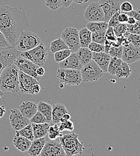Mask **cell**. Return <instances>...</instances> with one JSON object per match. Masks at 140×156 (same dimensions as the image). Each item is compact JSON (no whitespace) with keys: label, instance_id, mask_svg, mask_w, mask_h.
<instances>
[{"label":"cell","instance_id":"6da1fadb","mask_svg":"<svg viewBox=\"0 0 140 156\" xmlns=\"http://www.w3.org/2000/svg\"><path fill=\"white\" fill-rule=\"evenodd\" d=\"M29 27L28 16L20 8L0 6V31L12 48L23 31Z\"/></svg>","mask_w":140,"mask_h":156},{"label":"cell","instance_id":"7a4b0ae2","mask_svg":"<svg viewBox=\"0 0 140 156\" xmlns=\"http://www.w3.org/2000/svg\"><path fill=\"white\" fill-rule=\"evenodd\" d=\"M19 72V69L13 63L2 70L0 75V90L2 92L16 93L20 91Z\"/></svg>","mask_w":140,"mask_h":156},{"label":"cell","instance_id":"3957f363","mask_svg":"<svg viewBox=\"0 0 140 156\" xmlns=\"http://www.w3.org/2000/svg\"><path fill=\"white\" fill-rule=\"evenodd\" d=\"M60 144L66 156L81 155L84 150L83 143L79 139V135L75 133L65 134L60 137Z\"/></svg>","mask_w":140,"mask_h":156},{"label":"cell","instance_id":"277c9868","mask_svg":"<svg viewBox=\"0 0 140 156\" xmlns=\"http://www.w3.org/2000/svg\"><path fill=\"white\" fill-rule=\"evenodd\" d=\"M48 48L41 42L37 47L26 52H21L20 55L29 59L38 66H43L46 62L48 57Z\"/></svg>","mask_w":140,"mask_h":156},{"label":"cell","instance_id":"5b68a950","mask_svg":"<svg viewBox=\"0 0 140 156\" xmlns=\"http://www.w3.org/2000/svg\"><path fill=\"white\" fill-rule=\"evenodd\" d=\"M41 42L40 37L29 31H23L18 40L15 48L20 52H26L37 47Z\"/></svg>","mask_w":140,"mask_h":156},{"label":"cell","instance_id":"8992f818","mask_svg":"<svg viewBox=\"0 0 140 156\" xmlns=\"http://www.w3.org/2000/svg\"><path fill=\"white\" fill-rule=\"evenodd\" d=\"M56 76L63 85L78 86L82 82L79 70L60 68L56 71Z\"/></svg>","mask_w":140,"mask_h":156},{"label":"cell","instance_id":"52a82bcc","mask_svg":"<svg viewBox=\"0 0 140 156\" xmlns=\"http://www.w3.org/2000/svg\"><path fill=\"white\" fill-rule=\"evenodd\" d=\"M82 80L85 82H94L100 79L103 75V72L92 59L80 69Z\"/></svg>","mask_w":140,"mask_h":156},{"label":"cell","instance_id":"ba28073f","mask_svg":"<svg viewBox=\"0 0 140 156\" xmlns=\"http://www.w3.org/2000/svg\"><path fill=\"white\" fill-rule=\"evenodd\" d=\"M60 38L66 43L71 52H76L80 48L79 31L73 27L66 28L61 33Z\"/></svg>","mask_w":140,"mask_h":156},{"label":"cell","instance_id":"9c48e42d","mask_svg":"<svg viewBox=\"0 0 140 156\" xmlns=\"http://www.w3.org/2000/svg\"><path fill=\"white\" fill-rule=\"evenodd\" d=\"M13 64L18 67L19 70L28 75L36 78L37 80L41 78V77L38 76L36 73V70L39 66L29 59L19 55L14 59Z\"/></svg>","mask_w":140,"mask_h":156},{"label":"cell","instance_id":"30bf717a","mask_svg":"<svg viewBox=\"0 0 140 156\" xmlns=\"http://www.w3.org/2000/svg\"><path fill=\"white\" fill-rule=\"evenodd\" d=\"M84 18L88 22L104 21V14L99 2H92L86 7Z\"/></svg>","mask_w":140,"mask_h":156},{"label":"cell","instance_id":"8fae6325","mask_svg":"<svg viewBox=\"0 0 140 156\" xmlns=\"http://www.w3.org/2000/svg\"><path fill=\"white\" fill-rule=\"evenodd\" d=\"M20 52L16 48L0 51V75L5 67L13 63L14 59L20 55ZM3 95L4 93L0 90V96Z\"/></svg>","mask_w":140,"mask_h":156},{"label":"cell","instance_id":"7c38bea8","mask_svg":"<svg viewBox=\"0 0 140 156\" xmlns=\"http://www.w3.org/2000/svg\"><path fill=\"white\" fill-rule=\"evenodd\" d=\"M9 120L11 126L15 131H18L31 123L30 120L24 117L19 109L16 108L10 109Z\"/></svg>","mask_w":140,"mask_h":156},{"label":"cell","instance_id":"4fadbf2b","mask_svg":"<svg viewBox=\"0 0 140 156\" xmlns=\"http://www.w3.org/2000/svg\"><path fill=\"white\" fill-rule=\"evenodd\" d=\"M99 2L104 14V22H108L113 15L120 11L119 0H100Z\"/></svg>","mask_w":140,"mask_h":156},{"label":"cell","instance_id":"5bb4252c","mask_svg":"<svg viewBox=\"0 0 140 156\" xmlns=\"http://www.w3.org/2000/svg\"><path fill=\"white\" fill-rule=\"evenodd\" d=\"M121 59L129 64L137 62L140 59V47L135 46L131 43L123 46Z\"/></svg>","mask_w":140,"mask_h":156},{"label":"cell","instance_id":"9a60e30c","mask_svg":"<svg viewBox=\"0 0 140 156\" xmlns=\"http://www.w3.org/2000/svg\"><path fill=\"white\" fill-rule=\"evenodd\" d=\"M41 156H65V153L60 142L55 140H50L46 142L42 151Z\"/></svg>","mask_w":140,"mask_h":156},{"label":"cell","instance_id":"2e32d148","mask_svg":"<svg viewBox=\"0 0 140 156\" xmlns=\"http://www.w3.org/2000/svg\"><path fill=\"white\" fill-rule=\"evenodd\" d=\"M37 83H39V82L36 78L28 75L19 70V87L20 93L23 94H31L32 89L33 87Z\"/></svg>","mask_w":140,"mask_h":156},{"label":"cell","instance_id":"e0dca14e","mask_svg":"<svg viewBox=\"0 0 140 156\" xmlns=\"http://www.w3.org/2000/svg\"><path fill=\"white\" fill-rule=\"evenodd\" d=\"M58 64L60 68L65 69H74L80 70L83 67L80 64L76 52H71L67 58Z\"/></svg>","mask_w":140,"mask_h":156},{"label":"cell","instance_id":"ac0fdd59","mask_svg":"<svg viewBox=\"0 0 140 156\" xmlns=\"http://www.w3.org/2000/svg\"><path fill=\"white\" fill-rule=\"evenodd\" d=\"M111 59V57L105 52H93V60L97 64L104 73L107 72Z\"/></svg>","mask_w":140,"mask_h":156},{"label":"cell","instance_id":"d6986e66","mask_svg":"<svg viewBox=\"0 0 140 156\" xmlns=\"http://www.w3.org/2000/svg\"><path fill=\"white\" fill-rule=\"evenodd\" d=\"M19 110L24 117L30 119L37 112V105L31 101H23L19 106Z\"/></svg>","mask_w":140,"mask_h":156},{"label":"cell","instance_id":"ffe728a7","mask_svg":"<svg viewBox=\"0 0 140 156\" xmlns=\"http://www.w3.org/2000/svg\"><path fill=\"white\" fill-rule=\"evenodd\" d=\"M69 112L65 106L61 103H58L52 105V119L53 124H59L60 122V118L66 113Z\"/></svg>","mask_w":140,"mask_h":156},{"label":"cell","instance_id":"44dd1931","mask_svg":"<svg viewBox=\"0 0 140 156\" xmlns=\"http://www.w3.org/2000/svg\"><path fill=\"white\" fill-rule=\"evenodd\" d=\"M46 140L44 137L34 139L31 144L29 148L28 149V153L31 156H40V153L42 151Z\"/></svg>","mask_w":140,"mask_h":156},{"label":"cell","instance_id":"7402d4cb","mask_svg":"<svg viewBox=\"0 0 140 156\" xmlns=\"http://www.w3.org/2000/svg\"><path fill=\"white\" fill-rule=\"evenodd\" d=\"M32 141L20 135H16L13 139L14 147L21 152H26L29 148Z\"/></svg>","mask_w":140,"mask_h":156},{"label":"cell","instance_id":"603a6c76","mask_svg":"<svg viewBox=\"0 0 140 156\" xmlns=\"http://www.w3.org/2000/svg\"><path fill=\"white\" fill-rule=\"evenodd\" d=\"M31 125L32 127L34 139L41 138L46 136L48 133L49 128L50 126V124L47 122L42 124L32 122Z\"/></svg>","mask_w":140,"mask_h":156},{"label":"cell","instance_id":"cb8c5ba5","mask_svg":"<svg viewBox=\"0 0 140 156\" xmlns=\"http://www.w3.org/2000/svg\"><path fill=\"white\" fill-rule=\"evenodd\" d=\"M80 64L83 66L93 59V52L88 48H82L76 52Z\"/></svg>","mask_w":140,"mask_h":156},{"label":"cell","instance_id":"d4e9b609","mask_svg":"<svg viewBox=\"0 0 140 156\" xmlns=\"http://www.w3.org/2000/svg\"><path fill=\"white\" fill-rule=\"evenodd\" d=\"M37 110L42 114L44 115L46 118L47 123L52 122V106L49 103L40 101L37 104Z\"/></svg>","mask_w":140,"mask_h":156},{"label":"cell","instance_id":"484cf974","mask_svg":"<svg viewBox=\"0 0 140 156\" xmlns=\"http://www.w3.org/2000/svg\"><path fill=\"white\" fill-rule=\"evenodd\" d=\"M80 47L87 48L92 42V33L86 27L79 31Z\"/></svg>","mask_w":140,"mask_h":156},{"label":"cell","instance_id":"4316f807","mask_svg":"<svg viewBox=\"0 0 140 156\" xmlns=\"http://www.w3.org/2000/svg\"><path fill=\"white\" fill-rule=\"evenodd\" d=\"M86 28L92 33H97L100 31H106L108 27V22H88L86 25Z\"/></svg>","mask_w":140,"mask_h":156},{"label":"cell","instance_id":"83f0119b","mask_svg":"<svg viewBox=\"0 0 140 156\" xmlns=\"http://www.w3.org/2000/svg\"><path fill=\"white\" fill-rule=\"evenodd\" d=\"M131 70L129 67V64L123 61L117 70L115 76L119 80H121L124 78H128L131 75Z\"/></svg>","mask_w":140,"mask_h":156},{"label":"cell","instance_id":"f1b7e54d","mask_svg":"<svg viewBox=\"0 0 140 156\" xmlns=\"http://www.w3.org/2000/svg\"><path fill=\"white\" fill-rule=\"evenodd\" d=\"M69 49L64 41L61 39L58 38L53 40L50 44L49 50L52 54H55L56 52L60 51L63 49Z\"/></svg>","mask_w":140,"mask_h":156},{"label":"cell","instance_id":"f546056e","mask_svg":"<svg viewBox=\"0 0 140 156\" xmlns=\"http://www.w3.org/2000/svg\"><path fill=\"white\" fill-rule=\"evenodd\" d=\"M16 135H20L22 136H23L31 141H32L34 139V136L33 134V130L31 123L29 124L25 127L22 128L18 131H16Z\"/></svg>","mask_w":140,"mask_h":156},{"label":"cell","instance_id":"4dcf8cb0","mask_svg":"<svg viewBox=\"0 0 140 156\" xmlns=\"http://www.w3.org/2000/svg\"><path fill=\"white\" fill-rule=\"evenodd\" d=\"M122 62L121 59L116 58V57H111L110 62L109 63V66L108 67L107 72L109 73L111 75L115 76L117 70L120 67Z\"/></svg>","mask_w":140,"mask_h":156},{"label":"cell","instance_id":"1f68e13d","mask_svg":"<svg viewBox=\"0 0 140 156\" xmlns=\"http://www.w3.org/2000/svg\"><path fill=\"white\" fill-rule=\"evenodd\" d=\"M114 33L117 37L120 36H124L128 38V36L130 34V33L128 30L127 24L126 23H121L118 24L116 27L113 28Z\"/></svg>","mask_w":140,"mask_h":156},{"label":"cell","instance_id":"d6a6232c","mask_svg":"<svg viewBox=\"0 0 140 156\" xmlns=\"http://www.w3.org/2000/svg\"><path fill=\"white\" fill-rule=\"evenodd\" d=\"M48 135L50 140H55L58 137L62 136V132L59 129L58 124H54L53 126H50L48 130Z\"/></svg>","mask_w":140,"mask_h":156},{"label":"cell","instance_id":"836d02e7","mask_svg":"<svg viewBox=\"0 0 140 156\" xmlns=\"http://www.w3.org/2000/svg\"><path fill=\"white\" fill-rule=\"evenodd\" d=\"M71 54V51L69 49H63L60 51L55 52L54 54L55 61L59 63L61 61H63L65 59L67 58L70 54Z\"/></svg>","mask_w":140,"mask_h":156},{"label":"cell","instance_id":"e575fe53","mask_svg":"<svg viewBox=\"0 0 140 156\" xmlns=\"http://www.w3.org/2000/svg\"><path fill=\"white\" fill-rule=\"evenodd\" d=\"M45 5L52 11H56L62 7V0H45Z\"/></svg>","mask_w":140,"mask_h":156},{"label":"cell","instance_id":"d590c367","mask_svg":"<svg viewBox=\"0 0 140 156\" xmlns=\"http://www.w3.org/2000/svg\"><path fill=\"white\" fill-rule=\"evenodd\" d=\"M123 46H111L110 49L108 51V54L111 57H116L121 58L123 52Z\"/></svg>","mask_w":140,"mask_h":156},{"label":"cell","instance_id":"8d00e7d4","mask_svg":"<svg viewBox=\"0 0 140 156\" xmlns=\"http://www.w3.org/2000/svg\"><path fill=\"white\" fill-rule=\"evenodd\" d=\"M105 32L106 31H100L92 33V41L104 44L105 41Z\"/></svg>","mask_w":140,"mask_h":156},{"label":"cell","instance_id":"74e56055","mask_svg":"<svg viewBox=\"0 0 140 156\" xmlns=\"http://www.w3.org/2000/svg\"><path fill=\"white\" fill-rule=\"evenodd\" d=\"M59 129L61 132H63V131L73 132L74 129V123L70 119L63 121V122H61L59 125Z\"/></svg>","mask_w":140,"mask_h":156},{"label":"cell","instance_id":"f35d334b","mask_svg":"<svg viewBox=\"0 0 140 156\" xmlns=\"http://www.w3.org/2000/svg\"><path fill=\"white\" fill-rule=\"evenodd\" d=\"M90 51L92 52H102L105 51V45L102 44H100L96 42L92 41L87 47Z\"/></svg>","mask_w":140,"mask_h":156},{"label":"cell","instance_id":"ab89813d","mask_svg":"<svg viewBox=\"0 0 140 156\" xmlns=\"http://www.w3.org/2000/svg\"><path fill=\"white\" fill-rule=\"evenodd\" d=\"M29 120L31 123L33 122V123H37V124H42V123L47 122L46 117L38 111Z\"/></svg>","mask_w":140,"mask_h":156},{"label":"cell","instance_id":"60d3db41","mask_svg":"<svg viewBox=\"0 0 140 156\" xmlns=\"http://www.w3.org/2000/svg\"><path fill=\"white\" fill-rule=\"evenodd\" d=\"M105 40L108 41L110 42H115L117 40V37L116 36V34L114 33L113 27H108L105 34Z\"/></svg>","mask_w":140,"mask_h":156},{"label":"cell","instance_id":"b9f144b4","mask_svg":"<svg viewBox=\"0 0 140 156\" xmlns=\"http://www.w3.org/2000/svg\"><path fill=\"white\" fill-rule=\"evenodd\" d=\"M127 24L128 30L131 34L140 35V22L137 21L136 23L134 25Z\"/></svg>","mask_w":140,"mask_h":156},{"label":"cell","instance_id":"7bdbcfd3","mask_svg":"<svg viewBox=\"0 0 140 156\" xmlns=\"http://www.w3.org/2000/svg\"><path fill=\"white\" fill-rule=\"evenodd\" d=\"M13 48L8 43L3 34L0 31V51Z\"/></svg>","mask_w":140,"mask_h":156},{"label":"cell","instance_id":"ee69618b","mask_svg":"<svg viewBox=\"0 0 140 156\" xmlns=\"http://www.w3.org/2000/svg\"><path fill=\"white\" fill-rule=\"evenodd\" d=\"M128 39L134 46L140 47V35L130 33L128 36Z\"/></svg>","mask_w":140,"mask_h":156},{"label":"cell","instance_id":"f6af8a7d","mask_svg":"<svg viewBox=\"0 0 140 156\" xmlns=\"http://www.w3.org/2000/svg\"><path fill=\"white\" fill-rule=\"evenodd\" d=\"M120 10L121 12L126 13L133 10V6L129 1H125L120 4Z\"/></svg>","mask_w":140,"mask_h":156},{"label":"cell","instance_id":"bcb514c9","mask_svg":"<svg viewBox=\"0 0 140 156\" xmlns=\"http://www.w3.org/2000/svg\"><path fill=\"white\" fill-rule=\"evenodd\" d=\"M120 13V11H119L116 12L114 15H113L111 18L110 19L109 21L108 22V27H114L118 24H119V22L118 20V16Z\"/></svg>","mask_w":140,"mask_h":156},{"label":"cell","instance_id":"7dc6e473","mask_svg":"<svg viewBox=\"0 0 140 156\" xmlns=\"http://www.w3.org/2000/svg\"><path fill=\"white\" fill-rule=\"evenodd\" d=\"M126 14L129 16H131L134 18L137 21H140V10L138 9H134L131 10L129 12L126 13Z\"/></svg>","mask_w":140,"mask_h":156},{"label":"cell","instance_id":"c3c4849f","mask_svg":"<svg viewBox=\"0 0 140 156\" xmlns=\"http://www.w3.org/2000/svg\"><path fill=\"white\" fill-rule=\"evenodd\" d=\"M129 18V16L126 13H123L120 12L118 16V20L121 23H126Z\"/></svg>","mask_w":140,"mask_h":156},{"label":"cell","instance_id":"681fc988","mask_svg":"<svg viewBox=\"0 0 140 156\" xmlns=\"http://www.w3.org/2000/svg\"><path fill=\"white\" fill-rule=\"evenodd\" d=\"M36 73L38 76H39L40 77H42L44 75L45 70L43 67H42V66H39V67L37 68V69L36 70Z\"/></svg>","mask_w":140,"mask_h":156},{"label":"cell","instance_id":"f907efd6","mask_svg":"<svg viewBox=\"0 0 140 156\" xmlns=\"http://www.w3.org/2000/svg\"><path fill=\"white\" fill-rule=\"evenodd\" d=\"M73 2V0H62V7H68Z\"/></svg>","mask_w":140,"mask_h":156},{"label":"cell","instance_id":"816d5d0a","mask_svg":"<svg viewBox=\"0 0 140 156\" xmlns=\"http://www.w3.org/2000/svg\"><path fill=\"white\" fill-rule=\"evenodd\" d=\"M71 119V115L69 114V112H67L66 114H65L62 118H60V122H63V121H67V120H69Z\"/></svg>","mask_w":140,"mask_h":156},{"label":"cell","instance_id":"f5cc1de1","mask_svg":"<svg viewBox=\"0 0 140 156\" xmlns=\"http://www.w3.org/2000/svg\"><path fill=\"white\" fill-rule=\"evenodd\" d=\"M5 113V105L0 106V118L4 115Z\"/></svg>","mask_w":140,"mask_h":156},{"label":"cell","instance_id":"db71d44e","mask_svg":"<svg viewBox=\"0 0 140 156\" xmlns=\"http://www.w3.org/2000/svg\"><path fill=\"white\" fill-rule=\"evenodd\" d=\"M136 22H137V20L134 18L131 17V16H129V18H128V22H127L126 23H128L129 25H134L136 23Z\"/></svg>","mask_w":140,"mask_h":156},{"label":"cell","instance_id":"11a10c76","mask_svg":"<svg viewBox=\"0 0 140 156\" xmlns=\"http://www.w3.org/2000/svg\"><path fill=\"white\" fill-rule=\"evenodd\" d=\"M89 0H73V2L76 4H83L87 2Z\"/></svg>","mask_w":140,"mask_h":156},{"label":"cell","instance_id":"9f6ffc18","mask_svg":"<svg viewBox=\"0 0 140 156\" xmlns=\"http://www.w3.org/2000/svg\"><path fill=\"white\" fill-rule=\"evenodd\" d=\"M60 88H63V83H60Z\"/></svg>","mask_w":140,"mask_h":156},{"label":"cell","instance_id":"6f0895ef","mask_svg":"<svg viewBox=\"0 0 140 156\" xmlns=\"http://www.w3.org/2000/svg\"><path fill=\"white\" fill-rule=\"evenodd\" d=\"M1 96H0V98H1Z\"/></svg>","mask_w":140,"mask_h":156}]
</instances>
